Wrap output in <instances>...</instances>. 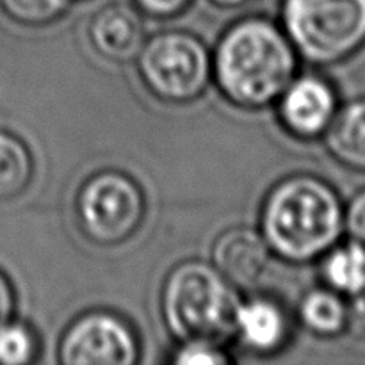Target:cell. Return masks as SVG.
<instances>
[{
  "mask_svg": "<svg viewBox=\"0 0 365 365\" xmlns=\"http://www.w3.org/2000/svg\"><path fill=\"white\" fill-rule=\"evenodd\" d=\"M298 52L282 25L248 16L223 32L212 52V81L223 98L245 110L277 103L298 75Z\"/></svg>",
  "mask_w": 365,
  "mask_h": 365,
  "instance_id": "6da1fadb",
  "label": "cell"
},
{
  "mask_svg": "<svg viewBox=\"0 0 365 365\" xmlns=\"http://www.w3.org/2000/svg\"><path fill=\"white\" fill-rule=\"evenodd\" d=\"M259 230L271 253L284 262H314L344 235V205L323 178L292 175L266 196Z\"/></svg>",
  "mask_w": 365,
  "mask_h": 365,
  "instance_id": "7a4b0ae2",
  "label": "cell"
},
{
  "mask_svg": "<svg viewBox=\"0 0 365 365\" xmlns=\"http://www.w3.org/2000/svg\"><path fill=\"white\" fill-rule=\"evenodd\" d=\"M232 287L212 264L187 260L170 271L160 294V314L178 342L209 341L223 344L234 335L239 305Z\"/></svg>",
  "mask_w": 365,
  "mask_h": 365,
  "instance_id": "3957f363",
  "label": "cell"
},
{
  "mask_svg": "<svg viewBox=\"0 0 365 365\" xmlns=\"http://www.w3.org/2000/svg\"><path fill=\"white\" fill-rule=\"evenodd\" d=\"M282 29L299 59L344 63L365 46V0H284Z\"/></svg>",
  "mask_w": 365,
  "mask_h": 365,
  "instance_id": "277c9868",
  "label": "cell"
},
{
  "mask_svg": "<svg viewBox=\"0 0 365 365\" xmlns=\"http://www.w3.org/2000/svg\"><path fill=\"white\" fill-rule=\"evenodd\" d=\"M135 63L145 88L160 102H195L212 82V52L191 32L166 31L146 38Z\"/></svg>",
  "mask_w": 365,
  "mask_h": 365,
  "instance_id": "5b68a950",
  "label": "cell"
},
{
  "mask_svg": "<svg viewBox=\"0 0 365 365\" xmlns=\"http://www.w3.org/2000/svg\"><path fill=\"white\" fill-rule=\"evenodd\" d=\"M146 202L141 187L120 171H102L82 184L77 216L89 241L116 246L128 241L145 221Z\"/></svg>",
  "mask_w": 365,
  "mask_h": 365,
  "instance_id": "8992f818",
  "label": "cell"
},
{
  "mask_svg": "<svg viewBox=\"0 0 365 365\" xmlns=\"http://www.w3.org/2000/svg\"><path fill=\"white\" fill-rule=\"evenodd\" d=\"M139 341L130 324L106 310L82 314L64 330L59 360L64 365H134Z\"/></svg>",
  "mask_w": 365,
  "mask_h": 365,
  "instance_id": "52a82bcc",
  "label": "cell"
},
{
  "mask_svg": "<svg viewBox=\"0 0 365 365\" xmlns=\"http://www.w3.org/2000/svg\"><path fill=\"white\" fill-rule=\"evenodd\" d=\"M277 116L296 139L323 138L339 110L334 86L319 75H296L277 100Z\"/></svg>",
  "mask_w": 365,
  "mask_h": 365,
  "instance_id": "ba28073f",
  "label": "cell"
},
{
  "mask_svg": "<svg viewBox=\"0 0 365 365\" xmlns=\"http://www.w3.org/2000/svg\"><path fill=\"white\" fill-rule=\"evenodd\" d=\"M271 257L262 232L252 227L228 228L212 246V266L237 291H248L259 284Z\"/></svg>",
  "mask_w": 365,
  "mask_h": 365,
  "instance_id": "9c48e42d",
  "label": "cell"
},
{
  "mask_svg": "<svg viewBox=\"0 0 365 365\" xmlns=\"http://www.w3.org/2000/svg\"><path fill=\"white\" fill-rule=\"evenodd\" d=\"M141 11L128 4H107L88 27L89 41L98 56L110 63L135 61L146 41V29Z\"/></svg>",
  "mask_w": 365,
  "mask_h": 365,
  "instance_id": "30bf717a",
  "label": "cell"
},
{
  "mask_svg": "<svg viewBox=\"0 0 365 365\" xmlns=\"http://www.w3.org/2000/svg\"><path fill=\"white\" fill-rule=\"evenodd\" d=\"M291 335L284 307L266 296L239 302L234 316V335L255 355H274L285 348Z\"/></svg>",
  "mask_w": 365,
  "mask_h": 365,
  "instance_id": "8fae6325",
  "label": "cell"
},
{
  "mask_svg": "<svg viewBox=\"0 0 365 365\" xmlns=\"http://www.w3.org/2000/svg\"><path fill=\"white\" fill-rule=\"evenodd\" d=\"M323 138L330 155L341 166L365 173V98L339 107Z\"/></svg>",
  "mask_w": 365,
  "mask_h": 365,
  "instance_id": "7c38bea8",
  "label": "cell"
},
{
  "mask_svg": "<svg viewBox=\"0 0 365 365\" xmlns=\"http://www.w3.org/2000/svg\"><path fill=\"white\" fill-rule=\"evenodd\" d=\"M299 323L321 339H334L348 331V302L330 287L312 289L298 307Z\"/></svg>",
  "mask_w": 365,
  "mask_h": 365,
  "instance_id": "4fadbf2b",
  "label": "cell"
},
{
  "mask_svg": "<svg viewBox=\"0 0 365 365\" xmlns=\"http://www.w3.org/2000/svg\"><path fill=\"white\" fill-rule=\"evenodd\" d=\"M321 274L327 287L344 298H351L365 287V252L360 246L346 241L335 245L323 257Z\"/></svg>",
  "mask_w": 365,
  "mask_h": 365,
  "instance_id": "5bb4252c",
  "label": "cell"
},
{
  "mask_svg": "<svg viewBox=\"0 0 365 365\" xmlns=\"http://www.w3.org/2000/svg\"><path fill=\"white\" fill-rule=\"evenodd\" d=\"M34 175L31 150L18 135L0 130V202L20 196Z\"/></svg>",
  "mask_w": 365,
  "mask_h": 365,
  "instance_id": "9a60e30c",
  "label": "cell"
},
{
  "mask_svg": "<svg viewBox=\"0 0 365 365\" xmlns=\"http://www.w3.org/2000/svg\"><path fill=\"white\" fill-rule=\"evenodd\" d=\"M73 0H0L4 13L18 25L45 27L61 20Z\"/></svg>",
  "mask_w": 365,
  "mask_h": 365,
  "instance_id": "2e32d148",
  "label": "cell"
},
{
  "mask_svg": "<svg viewBox=\"0 0 365 365\" xmlns=\"http://www.w3.org/2000/svg\"><path fill=\"white\" fill-rule=\"evenodd\" d=\"M38 349V337L27 324L11 319L0 327V365L32 364Z\"/></svg>",
  "mask_w": 365,
  "mask_h": 365,
  "instance_id": "e0dca14e",
  "label": "cell"
},
{
  "mask_svg": "<svg viewBox=\"0 0 365 365\" xmlns=\"http://www.w3.org/2000/svg\"><path fill=\"white\" fill-rule=\"evenodd\" d=\"M171 362L177 365H223L230 364L232 356L217 342L185 341L180 342L173 353Z\"/></svg>",
  "mask_w": 365,
  "mask_h": 365,
  "instance_id": "ac0fdd59",
  "label": "cell"
},
{
  "mask_svg": "<svg viewBox=\"0 0 365 365\" xmlns=\"http://www.w3.org/2000/svg\"><path fill=\"white\" fill-rule=\"evenodd\" d=\"M344 235L365 252V189L344 207Z\"/></svg>",
  "mask_w": 365,
  "mask_h": 365,
  "instance_id": "d6986e66",
  "label": "cell"
},
{
  "mask_svg": "<svg viewBox=\"0 0 365 365\" xmlns=\"http://www.w3.org/2000/svg\"><path fill=\"white\" fill-rule=\"evenodd\" d=\"M191 2L192 0H132L143 14L160 20L178 16L191 6Z\"/></svg>",
  "mask_w": 365,
  "mask_h": 365,
  "instance_id": "ffe728a7",
  "label": "cell"
},
{
  "mask_svg": "<svg viewBox=\"0 0 365 365\" xmlns=\"http://www.w3.org/2000/svg\"><path fill=\"white\" fill-rule=\"evenodd\" d=\"M348 331L365 341V287L348 302Z\"/></svg>",
  "mask_w": 365,
  "mask_h": 365,
  "instance_id": "44dd1931",
  "label": "cell"
},
{
  "mask_svg": "<svg viewBox=\"0 0 365 365\" xmlns=\"http://www.w3.org/2000/svg\"><path fill=\"white\" fill-rule=\"evenodd\" d=\"M16 298H14V289L11 285L9 278L0 271V327L13 319Z\"/></svg>",
  "mask_w": 365,
  "mask_h": 365,
  "instance_id": "7402d4cb",
  "label": "cell"
},
{
  "mask_svg": "<svg viewBox=\"0 0 365 365\" xmlns=\"http://www.w3.org/2000/svg\"><path fill=\"white\" fill-rule=\"evenodd\" d=\"M209 2L220 9H241V7L250 6L255 0H209Z\"/></svg>",
  "mask_w": 365,
  "mask_h": 365,
  "instance_id": "603a6c76",
  "label": "cell"
}]
</instances>
